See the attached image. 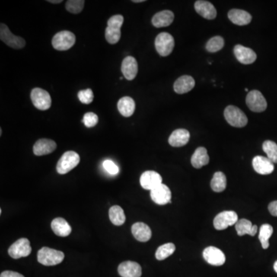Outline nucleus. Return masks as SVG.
<instances>
[{
    "label": "nucleus",
    "instance_id": "f257e3e1",
    "mask_svg": "<svg viewBox=\"0 0 277 277\" xmlns=\"http://www.w3.org/2000/svg\"><path fill=\"white\" fill-rule=\"evenodd\" d=\"M65 255L62 252L49 247L39 249L37 254L38 262L46 266L59 264L63 261Z\"/></svg>",
    "mask_w": 277,
    "mask_h": 277
},
{
    "label": "nucleus",
    "instance_id": "f03ea898",
    "mask_svg": "<svg viewBox=\"0 0 277 277\" xmlns=\"http://www.w3.org/2000/svg\"><path fill=\"white\" fill-rule=\"evenodd\" d=\"M224 117L230 126L233 127H244L248 122L246 114L237 106H227L224 110Z\"/></svg>",
    "mask_w": 277,
    "mask_h": 277
},
{
    "label": "nucleus",
    "instance_id": "7ed1b4c3",
    "mask_svg": "<svg viewBox=\"0 0 277 277\" xmlns=\"http://www.w3.org/2000/svg\"><path fill=\"white\" fill-rule=\"evenodd\" d=\"M80 157L74 151H67L61 157L56 166V170L59 174H66L74 170L80 163Z\"/></svg>",
    "mask_w": 277,
    "mask_h": 277
},
{
    "label": "nucleus",
    "instance_id": "20e7f679",
    "mask_svg": "<svg viewBox=\"0 0 277 277\" xmlns=\"http://www.w3.org/2000/svg\"><path fill=\"white\" fill-rule=\"evenodd\" d=\"M75 43V35L70 31H62L56 33L52 40L54 49L59 51L68 50L74 46Z\"/></svg>",
    "mask_w": 277,
    "mask_h": 277
},
{
    "label": "nucleus",
    "instance_id": "39448f33",
    "mask_svg": "<svg viewBox=\"0 0 277 277\" xmlns=\"http://www.w3.org/2000/svg\"><path fill=\"white\" fill-rule=\"evenodd\" d=\"M0 39L13 49H23L26 45V41L23 38L13 35L8 26L4 23L0 24Z\"/></svg>",
    "mask_w": 277,
    "mask_h": 277
},
{
    "label": "nucleus",
    "instance_id": "423d86ee",
    "mask_svg": "<svg viewBox=\"0 0 277 277\" xmlns=\"http://www.w3.org/2000/svg\"><path fill=\"white\" fill-rule=\"evenodd\" d=\"M155 46L157 52L160 55L167 56L171 54L174 49V39L170 33H160L156 38Z\"/></svg>",
    "mask_w": 277,
    "mask_h": 277
},
{
    "label": "nucleus",
    "instance_id": "0eeeda50",
    "mask_svg": "<svg viewBox=\"0 0 277 277\" xmlns=\"http://www.w3.org/2000/svg\"><path fill=\"white\" fill-rule=\"evenodd\" d=\"M246 103L249 109L255 113H261L267 108L266 99L258 90H252L248 93Z\"/></svg>",
    "mask_w": 277,
    "mask_h": 277
},
{
    "label": "nucleus",
    "instance_id": "6e6552de",
    "mask_svg": "<svg viewBox=\"0 0 277 277\" xmlns=\"http://www.w3.org/2000/svg\"><path fill=\"white\" fill-rule=\"evenodd\" d=\"M31 100L35 107L40 110H47L52 105L50 95L41 88H35L32 90Z\"/></svg>",
    "mask_w": 277,
    "mask_h": 277
},
{
    "label": "nucleus",
    "instance_id": "1a4fd4ad",
    "mask_svg": "<svg viewBox=\"0 0 277 277\" xmlns=\"http://www.w3.org/2000/svg\"><path fill=\"white\" fill-rule=\"evenodd\" d=\"M32 247L30 240L26 238H20L9 248V255L13 259L26 257L31 253Z\"/></svg>",
    "mask_w": 277,
    "mask_h": 277
},
{
    "label": "nucleus",
    "instance_id": "9d476101",
    "mask_svg": "<svg viewBox=\"0 0 277 277\" xmlns=\"http://www.w3.org/2000/svg\"><path fill=\"white\" fill-rule=\"evenodd\" d=\"M238 222V215L234 211H224L220 213L214 220L216 230H224L227 227L236 225Z\"/></svg>",
    "mask_w": 277,
    "mask_h": 277
},
{
    "label": "nucleus",
    "instance_id": "9b49d317",
    "mask_svg": "<svg viewBox=\"0 0 277 277\" xmlns=\"http://www.w3.org/2000/svg\"><path fill=\"white\" fill-rule=\"evenodd\" d=\"M204 259L213 266H222L226 262V256L224 252L215 246H208L202 252Z\"/></svg>",
    "mask_w": 277,
    "mask_h": 277
},
{
    "label": "nucleus",
    "instance_id": "f8f14e48",
    "mask_svg": "<svg viewBox=\"0 0 277 277\" xmlns=\"http://www.w3.org/2000/svg\"><path fill=\"white\" fill-rule=\"evenodd\" d=\"M150 197L152 200L158 205H166L170 202L171 203V191L168 186L162 183L150 191Z\"/></svg>",
    "mask_w": 277,
    "mask_h": 277
},
{
    "label": "nucleus",
    "instance_id": "ddd939ff",
    "mask_svg": "<svg viewBox=\"0 0 277 277\" xmlns=\"http://www.w3.org/2000/svg\"><path fill=\"white\" fill-rule=\"evenodd\" d=\"M140 181H141V186L144 189L151 191L163 183H162L163 179L160 174L157 172L149 170V171L144 172L141 175Z\"/></svg>",
    "mask_w": 277,
    "mask_h": 277
},
{
    "label": "nucleus",
    "instance_id": "4468645a",
    "mask_svg": "<svg viewBox=\"0 0 277 277\" xmlns=\"http://www.w3.org/2000/svg\"><path fill=\"white\" fill-rule=\"evenodd\" d=\"M233 52L237 60L244 65L253 63L257 58L256 52L253 49L245 47L242 45H237L235 46Z\"/></svg>",
    "mask_w": 277,
    "mask_h": 277
},
{
    "label": "nucleus",
    "instance_id": "2eb2a0df",
    "mask_svg": "<svg viewBox=\"0 0 277 277\" xmlns=\"http://www.w3.org/2000/svg\"><path fill=\"white\" fill-rule=\"evenodd\" d=\"M118 272L122 277H141L142 268L138 262L125 261L118 266Z\"/></svg>",
    "mask_w": 277,
    "mask_h": 277
},
{
    "label": "nucleus",
    "instance_id": "dca6fc26",
    "mask_svg": "<svg viewBox=\"0 0 277 277\" xmlns=\"http://www.w3.org/2000/svg\"><path fill=\"white\" fill-rule=\"evenodd\" d=\"M253 167L256 173L260 175H269L274 170V163L267 157L257 156L253 160Z\"/></svg>",
    "mask_w": 277,
    "mask_h": 277
},
{
    "label": "nucleus",
    "instance_id": "f3484780",
    "mask_svg": "<svg viewBox=\"0 0 277 277\" xmlns=\"http://www.w3.org/2000/svg\"><path fill=\"white\" fill-rule=\"evenodd\" d=\"M194 7H195L196 13L206 20H214L217 17V10L211 3L203 1V0H199L195 3Z\"/></svg>",
    "mask_w": 277,
    "mask_h": 277
},
{
    "label": "nucleus",
    "instance_id": "a211bd4d",
    "mask_svg": "<svg viewBox=\"0 0 277 277\" xmlns=\"http://www.w3.org/2000/svg\"><path fill=\"white\" fill-rule=\"evenodd\" d=\"M56 144L55 141L49 138H40L33 146V153L38 157L48 155L52 154V152L56 149Z\"/></svg>",
    "mask_w": 277,
    "mask_h": 277
},
{
    "label": "nucleus",
    "instance_id": "6ab92c4d",
    "mask_svg": "<svg viewBox=\"0 0 277 277\" xmlns=\"http://www.w3.org/2000/svg\"><path fill=\"white\" fill-rule=\"evenodd\" d=\"M121 71L126 80H134L138 74V63L135 58L132 56L125 58L122 62Z\"/></svg>",
    "mask_w": 277,
    "mask_h": 277
},
{
    "label": "nucleus",
    "instance_id": "aec40b11",
    "mask_svg": "<svg viewBox=\"0 0 277 277\" xmlns=\"http://www.w3.org/2000/svg\"><path fill=\"white\" fill-rule=\"evenodd\" d=\"M190 134L186 129H178L173 131L169 138V144L173 147H184L189 143Z\"/></svg>",
    "mask_w": 277,
    "mask_h": 277
},
{
    "label": "nucleus",
    "instance_id": "412c9836",
    "mask_svg": "<svg viewBox=\"0 0 277 277\" xmlns=\"http://www.w3.org/2000/svg\"><path fill=\"white\" fill-rule=\"evenodd\" d=\"M51 228L56 236L60 237H68L72 232V227L65 219L58 217L51 223Z\"/></svg>",
    "mask_w": 277,
    "mask_h": 277
},
{
    "label": "nucleus",
    "instance_id": "4be33fe9",
    "mask_svg": "<svg viewBox=\"0 0 277 277\" xmlns=\"http://www.w3.org/2000/svg\"><path fill=\"white\" fill-rule=\"evenodd\" d=\"M132 233L135 240L140 242L149 241L152 237L151 229L144 223H135L132 226Z\"/></svg>",
    "mask_w": 277,
    "mask_h": 277
},
{
    "label": "nucleus",
    "instance_id": "5701e85b",
    "mask_svg": "<svg viewBox=\"0 0 277 277\" xmlns=\"http://www.w3.org/2000/svg\"><path fill=\"white\" fill-rule=\"evenodd\" d=\"M174 20V13L170 10L159 12L152 19V23L155 27L162 28L170 26Z\"/></svg>",
    "mask_w": 277,
    "mask_h": 277
},
{
    "label": "nucleus",
    "instance_id": "b1692460",
    "mask_svg": "<svg viewBox=\"0 0 277 277\" xmlns=\"http://www.w3.org/2000/svg\"><path fill=\"white\" fill-rule=\"evenodd\" d=\"M195 80L190 76H183L179 77L176 82H175L174 91L178 94H184V93H189L195 87Z\"/></svg>",
    "mask_w": 277,
    "mask_h": 277
},
{
    "label": "nucleus",
    "instance_id": "393cba45",
    "mask_svg": "<svg viewBox=\"0 0 277 277\" xmlns=\"http://www.w3.org/2000/svg\"><path fill=\"white\" fill-rule=\"evenodd\" d=\"M230 21L238 26H246L252 21V16L244 10L233 9L228 13Z\"/></svg>",
    "mask_w": 277,
    "mask_h": 277
},
{
    "label": "nucleus",
    "instance_id": "a878e982",
    "mask_svg": "<svg viewBox=\"0 0 277 277\" xmlns=\"http://www.w3.org/2000/svg\"><path fill=\"white\" fill-rule=\"evenodd\" d=\"M209 162V155L207 154L206 149L204 147H199L196 149L191 157V164L194 168H202V166H206Z\"/></svg>",
    "mask_w": 277,
    "mask_h": 277
},
{
    "label": "nucleus",
    "instance_id": "bb28decb",
    "mask_svg": "<svg viewBox=\"0 0 277 277\" xmlns=\"http://www.w3.org/2000/svg\"><path fill=\"white\" fill-rule=\"evenodd\" d=\"M118 110L122 116L129 117L135 112V104L134 100L129 96H124L118 102Z\"/></svg>",
    "mask_w": 277,
    "mask_h": 277
},
{
    "label": "nucleus",
    "instance_id": "cd10ccee",
    "mask_svg": "<svg viewBox=\"0 0 277 277\" xmlns=\"http://www.w3.org/2000/svg\"><path fill=\"white\" fill-rule=\"evenodd\" d=\"M236 230H237V234L242 237L244 235H250L252 237H254L257 232V226L253 225L251 221L246 220V219H242L238 220L236 225Z\"/></svg>",
    "mask_w": 277,
    "mask_h": 277
},
{
    "label": "nucleus",
    "instance_id": "c85d7f7f",
    "mask_svg": "<svg viewBox=\"0 0 277 277\" xmlns=\"http://www.w3.org/2000/svg\"><path fill=\"white\" fill-rule=\"evenodd\" d=\"M109 220L115 226H122L126 222V216L119 205H113L109 211Z\"/></svg>",
    "mask_w": 277,
    "mask_h": 277
},
{
    "label": "nucleus",
    "instance_id": "c756f323",
    "mask_svg": "<svg viewBox=\"0 0 277 277\" xmlns=\"http://www.w3.org/2000/svg\"><path fill=\"white\" fill-rule=\"evenodd\" d=\"M211 188L216 192H221L227 188V177L222 172H217L213 176L211 183Z\"/></svg>",
    "mask_w": 277,
    "mask_h": 277
},
{
    "label": "nucleus",
    "instance_id": "7c9ffc66",
    "mask_svg": "<svg viewBox=\"0 0 277 277\" xmlns=\"http://www.w3.org/2000/svg\"><path fill=\"white\" fill-rule=\"evenodd\" d=\"M273 233V228L269 224H263L261 226L259 230V240L262 247L264 249H268L269 246V240Z\"/></svg>",
    "mask_w": 277,
    "mask_h": 277
},
{
    "label": "nucleus",
    "instance_id": "2f4dec72",
    "mask_svg": "<svg viewBox=\"0 0 277 277\" xmlns=\"http://www.w3.org/2000/svg\"><path fill=\"white\" fill-rule=\"evenodd\" d=\"M176 250V246L173 243H168L162 245L156 252V258L158 260H164L173 254Z\"/></svg>",
    "mask_w": 277,
    "mask_h": 277
},
{
    "label": "nucleus",
    "instance_id": "473e14b6",
    "mask_svg": "<svg viewBox=\"0 0 277 277\" xmlns=\"http://www.w3.org/2000/svg\"><path fill=\"white\" fill-rule=\"evenodd\" d=\"M262 150L272 163H277V144L273 141H266L262 144Z\"/></svg>",
    "mask_w": 277,
    "mask_h": 277
},
{
    "label": "nucleus",
    "instance_id": "72a5a7b5",
    "mask_svg": "<svg viewBox=\"0 0 277 277\" xmlns=\"http://www.w3.org/2000/svg\"><path fill=\"white\" fill-rule=\"evenodd\" d=\"M224 46V39L221 36H214L206 43L205 49L210 52H217L221 50Z\"/></svg>",
    "mask_w": 277,
    "mask_h": 277
},
{
    "label": "nucleus",
    "instance_id": "f704fd0d",
    "mask_svg": "<svg viewBox=\"0 0 277 277\" xmlns=\"http://www.w3.org/2000/svg\"><path fill=\"white\" fill-rule=\"evenodd\" d=\"M105 36H106V39L108 43L110 44H116L121 38V29L107 26Z\"/></svg>",
    "mask_w": 277,
    "mask_h": 277
},
{
    "label": "nucleus",
    "instance_id": "c9c22d12",
    "mask_svg": "<svg viewBox=\"0 0 277 277\" xmlns=\"http://www.w3.org/2000/svg\"><path fill=\"white\" fill-rule=\"evenodd\" d=\"M84 4L85 1L83 0H68L65 4V9L70 13L78 14L83 10Z\"/></svg>",
    "mask_w": 277,
    "mask_h": 277
},
{
    "label": "nucleus",
    "instance_id": "e433bc0d",
    "mask_svg": "<svg viewBox=\"0 0 277 277\" xmlns=\"http://www.w3.org/2000/svg\"><path fill=\"white\" fill-rule=\"evenodd\" d=\"M78 98L83 104H90L94 98V95L90 89L80 90L78 93Z\"/></svg>",
    "mask_w": 277,
    "mask_h": 277
},
{
    "label": "nucleus",
    "instance_id": "4c0bfd02",
    "mask_svg": "<svg viewBox=\"0 0 277 277\" xmlns=\"http://www.w3.org/2000/svg\"><path fill=\"white\" fill-rule=\"evenodd\" d=\"M98 116L93 113H87L83 116V123L88 128H92L98 123Z\"/></svg>",
    "mask_w": 277,
    "mask_h": 277
},
{
    "label": "nucleus",
    "instance_id": "58836bf2",
    "mask_svg": "<svg viewBox=\"0 0 277 277\" xmlns=\"http://www.w3.org/2000/svg\"><path fill=\"white\" fill-rule=\"evenodd\" d=\"M103 168L106 170V172L111 175H116L119 173V169L112 160H105L103 163Z\"/></svg>",
    "mask_w": 277,
    "mask_h": 277
},
{
    "label": "nucleus",
    "instance_id": "ea45409f",
    "mask_svg": "<svg viewBox=\"0 0 277 277\" xmlns=\"http://www.w3.org/2000/svg\"><path fill=\"white\" fill-rule=\"evenodd\" d=\"M124 18L122 15H115L111 17L107 22V26L109 27L117 28L121 29L122 23H123Z\"/></svg>",
    "mask_w": 277,
    "mask_h": 277
},
{
    "label": "nucleus",
    "instance_id": "a19ab883",
    "mask_svg": "<svg viewBox=\"0 0 277 277\" xmlns=\"http://www.w3.org/2000/svg\"><path fill=\"white\" fill-rule=\"evenodd\" d=\"M0 277H25L22 274L19 273L17 272H13V271L7 270L4 271L0 275Z\"/></svg>",
    "mask_w": 277,
    "mask_h": 277
},
{
    "label": "nucleus",
    "instance_id": "79ce46f5",
    "mask_svg": "<svg viewBox=\"0 0 277 277\" xmlns=\"http://www.w3.org/2000/svg\"><path fill=\"white\" fill-rule=\"evenodd\" d=\"M268 210H269L271 215L277 217V200L271 202L268 205Z\"/></svg>",
    "mask_w": 277,
    "mask_h": 277
},
{
    "label": "nucleus",
    "instance_id": "37998d69",
    "mask_svg": "<svg viewBox=\"0 0 277 277\" xmlns=\"http://www.w3.org/2000/svg\"><path fill=\"white\" fill-rule=\"evenodd\" d=\"M48 2L51 3V4H58L62 3V0H48Z\"/></svg>",
    "mask_w": 277,
    "mask_h": 277
},
{
    "label": "nucleus",
    "instance_id": "c03bdc74",
    "mask_svg": "<svg viewBox=\"0 0 277 277\" xmlns=\"http://www.w3.org/2000/svg\"><path fill=\"white\" fill-rule=\"evenodd\" d=\"M274 270H275V272H277V260L275 261V263H274Z\"/></svg>",
    "mask_w": 277,
    "mask_h": 277
},
{
    "label": "nucleus",
    "instance_id": "a18cd8bd",
    "mask_svg": "<svg viewBox=\"0 0 277 277\" xmlns=\"http://www.w3.org/2000/svg\"><path fill=\"white\" fill-rule=\"evenodd\" d=\"M132 2H133V3H144V2H145V1H144V0H133V1H132Z\"/></svg>",
    "mask_w": 277,
    "mask_h": 277
},
{
    "label": "nucleus",
    "instance_id": "49530a36",
    "mask_svg": "<svg viewBox=\"0 0 277 277\" xmlns=\"http://www.w3.org/2000/svg\"><path fill=\"white\" fill-rule=\"evenodd\" d=\"M245 91L246 92H249V90H248L247 88L245 89Z\"/></svg>",
    "mask_w": 277,
    "mask_h": 277
}]
</instances>
